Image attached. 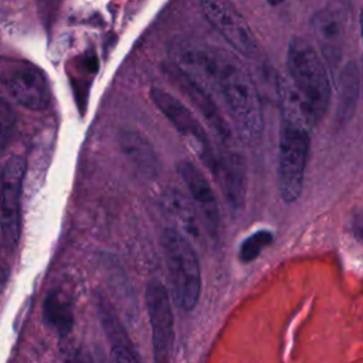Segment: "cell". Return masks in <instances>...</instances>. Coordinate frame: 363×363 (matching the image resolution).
<instances>
[{
    "label": "cell",
    "instance_id": "6da1fadb",
    "mask_svg": "<svg viewBox=\"0 0 363 363\" xmlns=\"http://www.w3.org/2000/svg\"><path fill=\"white\" fill-rule=\"evenodd\" d=\"M173 67L187 82L221 104L245 140L262 132L258 89L238 58L220 47L182 43L173 48Z\"/></svg>",
    "mask_w": 363,
    "mask_h": 363
},
{
    "label": "cell",
    "instance_id": "7a4b0ae2",
    "mask_svg": "<svg viewBox=\"0 0 363 363\" xmlns=\"http://www.w3.org/2000/svg\"><path fill=\"white\" fill-rule=\"evenodd\" d=\"M277 92L281 106L278 186L282 200L294 203L302 191L313 123L289 78L278 75Z\"/></svg>",
    "mask_w": 363,
    "mask_h": 363
},
{
    "label": "cell",
    "instance_id": "3957f363",
    "mask_svg": "<svg viewBox=\"0 0 363 363\" xmlns=\"http://www.w3.org/2000/svg\"><path fill=\"white\" fill-rule=\"evenodd\" d=\"M286 68L288 78L315 126L326 113L330 102V82L326 67L309 41L294 37L288 44Z\"/></svg>",
    "mask_w": 363,
    "mask_h": 363
},
{
    "label": "cell",
    "instance_id": "277c9868",
    "mask_svg": "<svg viewBox=\"0 0 363 363\" xmlns=\"http://www.w3.org/2000/svg\"><path fill=\"white\" fill-rule=\"evenodd\" d=\"M162 248L169 274L172 296L183 311H193L201 291V272L190 238L174 227L162 233Z\"/></svg>",
    "mask_w": 363,
    "mask_h": 363
},
{
    "label": "cell",
    "instance_id": "5b68a950",
    "mask_svg": "<svg viewBox=\"0 0 363 363\" xmlns=\"http://www.w3.org/2000/svg\"><path fill=\"white\" fill-rule=\"evenodd\" d=\"M150 98L155 106L166 116V119L173 125V128L189 142L194 153L206 164V167L213 173L217 169L218 155L214 152L210 136L200 122V119L190 111V108L176 98L173 94L162 89L152 88Z\"/></svg>",
    "mask_w": 363,
    "mask_h": 363
},
{
    "label": "cell",
    "instance_id": "8992f818",
    "mask_svg": "<svg viewBox=\"0 0 363 363\" xmlns=\"http://www.w3.org/2000/svg\"><path fill=\"white\" fill-rule=\"evenodd\" d=\"M1 78L9 95L26 109L44 111L50 105L48 79L34 64L21 60H4Z\"/></svg>",
    "mask_w": 363,
    "mask_h": 363
},
{
    "label": "cell",
    "instance_id": "52a82bcc",
    "mask_svg": "<svg viewBox=\"0 0 363 363\" xmlns=\"http://www.w3.org/2000/svg\"><path fill=\"white\" fill-rule=\"evenodd\" d=\"M203 14L210 26L241 55L254 57L258 52L257 37L231 0H201Z\"/></svg>",
    "mask_w": 363,
    "mask_h": 363
},
{
    "label": "cell",
    "instance_id": "ba28073f",
    "mask_svg": "<svg viewBox=\"0 0 363 363\" xmlns=\"http://www.w3.org/2000/svg\"><path fill=\"white\" fill-rule=\"evenodd\" d=\"M26 170V159L16 155L6 160L1 172V241L7 250H14L20 238V203Z\"/></svg>",
    "mask_w": 363,
    "mask_h": 363
},
{
    "label": "cell",
    "instance_id": "9c48e42d",
    "mask_svg": "<svg viewBox=\"0 0 363 363\" xmlns=\"http://www.w3.org/2000/svg\"><path fill=\"white\" fill-rule=\"evenodd\" d=\"M146 308L152 329L155 360H169L174 343V320L167 288L159 281H150L146 288Z\"/></svg>",
    "mask_w": 363,
    "mask_h": 363
},
{
    "label": "cell",
    "instance_id": "30bf717a",
    "mask_svg": "<svg viewBox=\"0 0 363 363\" xmlns=\"http://www.w3.org/2000/svg\"><path fill=\"white\" fill-rule=\"evenodd\" d=\"M177 172L201 216L206 233L211 238H217L220 231V210L211 183L201 169L190 160L179 162Z\"/></svg>",
    "mask_w": 363,
    "mask_h": 363
},
{
    "label": "cell",
    "instance_id": "8fae6325",
    "mask_svg": "<svg viewBox=\"0 0 363 363\" xmlns=\"http://www.w3.org/2000/svg\"><path fill=\"white\" fill-rule=\"evenodd\" d=\"M214 177L218 180L225 200L233 211H238L247 193V164L242 155L230 146L218 155Z\"/></svg>",
    "mask_w": 363,
    "mask_h": 363
},
{
    "label": "cell",
    "instance_id": "7c38bea8",
    "mask_svg": "<svg viewBox=\"0 0 363 363\" xmlns=\"http://www.w3.org/2000/svg\"><path fill=\"white\" fill-rule=\"evenodd\" d=\"M159 203L163 214L170 220L172 227L177 228L189 238L201 240L204 224L193 200L187 199L179 190L169 189L163 191Z\"/></svg>",
    "mask_w": 363,
    "mask_h": 363
},
{
    "label": "cell",
    "instance_id": "4fadbf2b",
    "mask_svg": "<svg viewBox=\"0 0 363 363\" xmlns=\"http://www.w3.org/2000/svg\"><path fill=\"white\" fill-rule=\"evenodd\" d=\"M312 30L325 58L330 64H336L345 43V18L342 13L330 7L319 10L312 17Z\"/></svg>",
    "mask_w": 363,
    "mask_h": 363
},
{
    "label": "cell",
    "instance_id": "5bb4252c",
    "mask_svg": "<svg viewBox=\"0 0 363 363\" xmlns=\"http://www.w3.org/2000/svg\"><path fill=\"white\" fill-rule=\"evenodd\" d=\"M96 308H98L101 325L104 328V332H105L109 346H111L112 357L115 360H121V362L139 360L140 357L138 354V350L135 349L122 322L115 315V312L112 311L109 303L101 298Z\"/></svg>",
    "mask_w": 363,
    "mask_h": 363
},
{
    "label": "cell",
    "instance_id": "9a60e30c",
    "mask_svg": "<svg viewBox=\"0 0 363 363\" xmlns=\"http://www.w3.org/2000/svg\"><path fill=\"white\" fill-rule=\"evenodd\" d=\"M43 313L45 323L60 336H65L71 332L74 325L72 301L62 289L54 288L47 294L43 305Z\"/></svg>",
    "mask_w": 363,
    "mask_h": 363
},
{
    "label": "cell",
    "instance_id": "2e32d148",
    "mask_svg": "<svg viewBox=\"0 0 363 363\" xmlns=\"http://www.w3.org/2000/svg\"><path fill=\"white\" fill-rule=\"evenodd\" d=\"M121 149L143 176L156 173V156L150 143L138 132H123L121 135Z\"/></svg>",
    "mask_w": 363,
    "mask_h": 363
},
{
    "label": "cell",
    "instance_id": "e0dca14e",
    "mask_svg": "<svg viewBox=\"0 0 363 363\" xmlns=\"http://www.w3.org/2000/svg\"><path fill=\"white\" fill-rule=\"evenodd\" d=\"M272 241H274V234L269 230H258L252 233L240 244V248H238L240 261L244 264L254 261Z\"/></svg>",
    "mask_w": 363,
    "mask_h": 363
},
{
    "label": "cell",
    "instance_id": "ac0fdd59",
    "mask_svg": "<svg viewBox=\"0 0 363 363\" xmlns=\"http://www.w3.org/2000/svg\"><path fill=\"white\" fill-rule=\"evenodd\" d=\"M0 122H1V146L4 147L7 143V139L11 133L13 125H14V115L11 111V106L7 104V101H1V109H0Z\"/></svg>",
    "mask_w": 363,
    "mask_h": 363
},
{
    "label": "cell",
    "instance_id": "d6986e66",
    "mask_svg": "<svg viewBox=\"0 0 363 363\" xmlns=\"http://www.w3.org/2000/svg\"><path fill=\"white\" fill-rule=\"evenodd\" d=\"M352 230H353L356 238L363 242V213H359L354 216L353 223H352Z\"/></svg>",
    "mask_w": 363,
    "mask_h": 363
},
{
    "label": "cell",
    "instance_id": "ffe728a7",
    "mask_svg": "<svg viewBox=\"0 0 363 363\" xmlns=\"http://www.w3.org/2000/svg\"><path fill=\"white\" fill-rule=\"evenodd\" d=\"M360 31H362V40H363V7L360 10Z\"/></svg>",
    "mask_w": 363,
    "mask_h": 363
},
{
    "label": "cell",
    "instance_id": "44dd1931",
    "mask_svg": "<svg viewBox=\"0 0 363 363\" xmlns=\"http://www.w3.org/2000/svg\"><path fill=\"white\" fill-rule=\"evenodd\" d=\"M269 4H272V6H277V4H281V3H284L285 0H267Z\"/></svg>",
    "mask_w": 363,
    "mask_h": 363
}]
</instances>
